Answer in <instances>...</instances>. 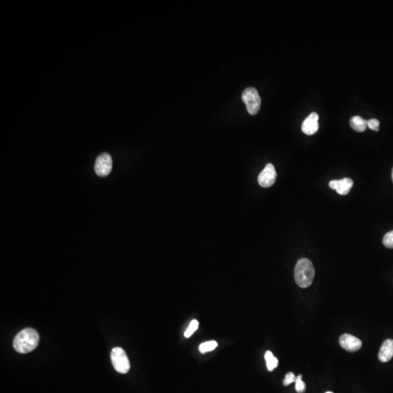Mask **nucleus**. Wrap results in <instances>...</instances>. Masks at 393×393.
<instances>
[{
    "instance_id": "obj_1",
    "label": "nucleus",
    "mask_w": 393,
    "mask_h": 393,
    "mask_svg": "<svg viewBox=\"0 0 393 393\" xmlns=\"http://www.w3.org/2000/svg\"><path fill=\"white\" fill-rule=\"evenodd\" d=\"M39 342V334L33 329H25L19 332L13 341V347L19 353L26 354L37 348Z\"/></svg>"
},
{
    "instance_id": "obj_2",
    "label": "nucleus",
    "mask_w": 393,
    "mask_h": 393,
    "mask_svg": "<svg viewBox=\"0 0 393 393\" xmlns=\"http://www.w3.org/2000/svg\"><path fill=\"white\" fill-rule=\"evenodd\" d=\"M314 266L308 258H301L297 261L295 269V281L299 287L306 289L311 286L314 278Z\"/></svg>"
},
{
    "instance_id": "obj_3",
    "label": "nucleus",
    "mask_w": 393,
    "mask_h": 393,
    "mask_svg": "<svg viewBox=\"0 0 393 393\" xmlns=\"http://www.w3.org/2000/svg\"><path fill=\"white\" fill-rule=\"evenodd\" d=\"M111 360L115 370L120 373H127L131 369L129 359L121 347H115L111 353Z\"/></svg>"
},
{
    "instance_id": "obj_4",
    "label": "nucleus",
    "mask_w": 393,
    "mask_h": 393,
    "mask_svg": "<svg viewBox=\"0 0 393 393\" xmlns=\"http://www.w3.org/2000/svg\"><path fill=\"white\" fill-rule=\"evenodd\" d=\"M242 99L246 104L247 111L250 115H255L259 112L261 99L255 88H246L242 94Z\"/></svg>"
},
{
    "instance_id": "obj_5",
    "label": "nucleus",
    "mask_w": 393,
    "mask_h": 393,
    "mask_svg": "<svg viewBox=\"0 0 393 393\" xmlns=\"http://www.w3.org/2000/svg\"><path fill=\"white\" fill-rule=\"evenodd\" d=\"M277 178V173L273 164H267L260 173L258 177V184L261 187L267 188L273 186Z\"/></svg>"
},
{
    "instance_id": "obj_6",
    "label": "nucleus",
    "mask_w": 393,
    "mask_h": 393,
    "mask_svg": "<svg viewBox=\"0 0 393 393\" xmlns=\"http://www.w3.org/2000/svg\"><path fill=\"white\" fill-rule=\"evenodd\" d=\"M112 170V159L110 155L103 153L99 155L95 163V171L99 177L109 175Z\"/></svg>"
},
{
    "instance_id": "obj_7",
    "label": "nucleus",
    "mask_w": 393,
    "mask_h": 393,
    "mask_svg": "<svg viewBox=\"0 0 393 393\" xmlns=\"http://www.w3.org/2000/svg\"><path fill=\"white\" fill-rule=\"evenodd\" d=\"M339 344L344 350L350 353H354L360 350L362 342L355 336L349 334H344L339 338Z\"/></svg>"
},
{
    "instance_id": "obj_8",
    "label": "nucleus",
    "mask_w": 393,
    "mask_h": 393,
    "mask_svg": "<svg viewBox=\"0 0 393 393\" xmlns=\"http://www.w3.org/2000/svg\"><path fill=\"white\" fill-rule=\"evenodd\" d=\"M318 119L319 116L316 112L310 114L301 125L303 133L309 136L316 134L319 128Z\"/></svg>"
},
{
    "instance_id": "obj_9",
    "label": "nucleus",
    "mask_w": 393,
    "mask_h": 393,
    "mask_svg": "<svg viewBox=\"0 0 393 393\" xmlns=\"http://www.w3.org/2000/svg\"><path fill=\"white\" fill-rule=\"evenodd\" d=\"M353 186V181L351 178H344L340 180H333L329 182V187L332 190H336L340 196H347Z\"/></svg>"
},
{
    "instance_id": "obj_10",
    "label": "nucleus",
    "mask_w": 393,
    "mask_h": 393,
    "mask_svg": "<svg viewBox=\"0 0 393 393\" xmlns=\"http://www.w3.org/2000/svg\"><path fill=\"white\" fill-rule=\"evenodd\" d=\"M379 360L382 363L390 361L393 357V340L387 339L382 343L378 354Z\"/></svg>"
},
{
    "instance_id": "obj_11",
    "label": "nucleus",
    "mask_w": 393,
    "mask_h": 393,
    "mask_svg": "<svg viewBox=\"0 0 393 393\" xmlns=\"http://www.w3.org/2000/svg\"><path fill=\"white\" fill-rule=\"evenodd\" d=\"M350 126L357 132H363L368 127L367 120L360 116H354L350 119Z\"/></svg>"
},
{
    "instance_id": "obj_12",
    "label": "nucleus",
    "mask_w": 393,
    "mask_h": 393,
    "mask_svg": "<svg viewBox=\"0 0 393 393\" xmlns=\"http://www.w3.org/2000/svg\"><path fill=\"white\" fill-rule=\"evenodd\" d=\"M264 358H265L266 363H267V368L270 372H273L275 369L277 367L278 365V360L277 357L273 355V353L271 351L266 352L264 354Z\"/></svg>"
},
{
    "instance_id": "obj_13",
    "label": "nucleus",
    "mask_w": 393,
    "mask_h": 393,
    "mask_svg": "<svg viewBox=\"0 0 393 393\" xmlns=\"http://www.w3.org/2000/svg\"><path fill=\"white\" fill-rule=\"evenodd\" d=\"M217 346H218V343L216 341H209V342H204V343L199 345V351L204 354V353H208V352L215 350Z\"/></svg>"
},
{
    "instance_id": "obj_14",
    "label": "nucleus",
    "mask_w": 393,
    "mask_h": 393,
    "mask_svg": "<svg viewBox=\"0 0 393 393\" xmlns=\"http://www.w3.org/2000/svg\"><path fill=\"white\" fill-rule=\"evenodd\" d=\"M295 391L298 393H304L306 391V385L302 380V375L296 376L295 382Z\"/></svg>"
},
{
    "instance_id": "obj_15",
    "label": "nucleus",
    "mask_w": 393,
    "mask_h": 393,
    "mask_svg": "<svg viewBox=\"0 0 393 393\" xmlns=\"http://www.w3.org/2000/svg\"><path fill=\"white\" fill-rule=\"evenodd\" d=\"M198 326H199V323H198L197 320H193V321L190 323L188 329L186 330L185 333H184V336H185L186 338L190 337V336L195 333L196 329H198Z\"/></svg>"
},
{
    "instance_id": "obj_16",
    "label": "nucleus",
    "mask_w": 393,
    "mask_h": 393,
    "mask_svg": "<svg viewBox=\"0 0 393 393\" xmlns=\"http://www.w3.org/2000/svg\"><path fill=\"white\" fill-rule=\"evenodd\" d=\"M384 246L388 248H393V231L387 233L383 238Z\"/></svg>"
},
{
    "instance_id": "obj_17",
    "label": "nucleus",
    "mask_w": 393,
    "mask_h": 393,
    "mask_svg": "<svg viewBox=\"0 0 393 393\" xmlns=\"http://www.w3.org/2000/svg\"><path fill=\"white\" fill-rule=\"evenodd\" d=\"M295 379H296V377H295V373H294L293 372H289V373L286 375V377H285L284 380H283V385H284V386H289L291 384L295 382Z\"/></svg>"
},
{
    "instance_id": "obj_18",
    "label": "nucleus",
    "mask_w": 393,
    "mask_h": 393,
    "mask_svg": "<svg viewBox=\"0 0 393 393\" xmlns=\"http://www.w3.org/2000/svg\"><path fill=\"white\" fill-rule=\"evenodd\" d=\"M368 123V127L370 128L371 130H373V131H379V121L376 119H371L369 120H367Z\"/></svg>"
},
{
    "instance_id": "obj_19",
    "label": "nucleus",
    "mask_w": 393,
    "mask_h": 393,
    "mask_svg": "<svg viewBox=\"0 0 393 393\" xmlns=\"http://www.w3.org/2000/svg\"><path fill=\"white\" fill-rule=\"evenodd\" d=\"M392 178H393V171H392Z\"/></svg>"
},
{
    "instance_id": "obj_20",
    "label": "nucleus",
    "mask_w": 393,
    "mask_h": 393,
    "mask_svg": "<svg viewBox=\"0 0 393 393\" xmlns=\"http://www.w3.org/2000/svg\"><path fill=\"white\" fill-rule=\"evenodd\" d=\"M332 393V392H327V393Z\"/></svg>"
}]
</instances>
